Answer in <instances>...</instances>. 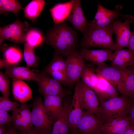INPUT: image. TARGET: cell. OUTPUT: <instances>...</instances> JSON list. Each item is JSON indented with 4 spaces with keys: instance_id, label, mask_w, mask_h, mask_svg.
I'll return each mask as SVG.
<instances>
[{
    "instance_id": "cell-1",
    "label": "cell",
    "mask_w": 134,
    "mask_h": 134,
    "mask_svg": "<svg viewBox=\"0 0 134 134\" xmlns=\"http://www.w3.org/2000/svg\"><path fill=\"white\" fill-rule=\"evenodd\" d=\"M44 42L54 49L53 55L66 57L76 50L77 36L75 31L64 22L55 25L47 33Z\"/></svg>"
},
{
    "instance_id": "cell-2",
    "label": "cell",
    "mask_w": 134,
    "mask_h": 134,
    "mask_svg": "<svg viewBox=\"0 0 134 134\" xmlns=\"http://www.w3.org/2000/svg\"><path fill=\"white\" fill-rule=\"evenodd\" d=\"M114 33L111 24L100 27L88 22L81 45L83 48L102 47L115 51V43L112 38Z\"/></svg>"
},
{
    "instance_id": "cell-3",
    "label": "cell",
    "mask_w": 134,
    "mask_h": 134,
    "mask_svg": "<svg viewBox=\"0 0 134 134\" xmlns=\"http://www.w3.org/2000/svg\"><path fill=\"white\" fill-rule=\"evenodd\" d=\"M131 102L128 98L123 95L104 101L100 103L97 116L104 123L127 116Z\"/></svg>"
},
{
    "instance_id": "cell-4",
    "label": "cell",
    "mask_w": 134,
    "mask_h": 134,
    "mask_svg": "<svg viewBox=\"0 0 134 134\" xmlns=\"http://www.w3.org/2000/svg\"><path fill=\"white\" fill-rule=\"evenodd\" d=\"M32 129L40 134H48L54 123L46 114L40 97L35 99L31 111Z\"/></svg>"
},
{
    "instance_id": "cell-5",
    "label": "cell",
    "mask_w": 134,
    "mask_h": 134,
    "mask_svg": "<svg viewBox=\"0 0 134 134\" xmlns=\"http://www.w3.org/2000/svg\"><path fill=\"white\" fill-rule=\"evenodd\" d=\"M29 28L28 22H22L18 19L11 24L0 27V46L6 39L17 44L25 43L26 34Z\"/></svg>"
},
{
    "instance_id": "cell-6",
    "label": "cell",
    "mask_w": 134,
    "mask_h": 134,
    "mask_svg": "<svg viewBox=\"0 0 134 134\" xmlns=\"http://www.w3.org/2000/svg\"><path fill=\"white\" fill-rule=\"evenodd\" d=\"M34 70L36 75L35 81L38 86L39 91L44 96H57L62 98L68 94L58 81L42 71Z\"/></svg>"
},
{
    "instance_id": "cell-7",
    "label": "cell",
    "mask_w": 134,
    "mask_h": 134,
    "mask_svg": "<svg viewBox=\"0 0 134 134\" xmlns=\"http://www.w3.org/2000/svg\"><path fill=\"white\" fill-rule=\"evenodd\" d=\"M124 19V21L122 22L120 20L116 19L111 24L116 37L115 51L128 47L129 42L132 34L130 26L133 23V17L131 15H126Z\"/></svg>"
},
{
    "instance_id": "cell-8",
    "label": "cell",
    "mask_w": 134,
    "mask_h": 134,
    "mask_svg": "<svg viewBox=\"0 0 134 134\" xmlns=\"http://www.w3.org/2000/svg\"><path fill=\"white\" fill-rule=\"evenodd\" d=\"M97 66L96 68L97 74L106 79L121 94L125 76L124 70L108 66L105 62Z\"/></svg>"
},
{
    "instance_id": "cell-9",
    "label": "cell",
    "mask_w": 134,
    "mask_h": 134,
    "mask_svg": "<svg viewBox=\"0 0 134 134\" xmlns=\"http://www.w3.org/2000/svg\"><path fill=\"white\" fill-rule=\"evenodd\" d=\"M65 60L68 85H72L79 80L85 65L84 60L76 50L72 51Z\"/></svg>"
},
{
    "instance_id": "cell-10",
    "label": "cell",
    "mask_w": 134,
    "mask_h": 134,
    "mask_svg": "<svg viewBox=\"0 0 134 134\" xmlns=\"http://www.w3.org/2000/svg\"><path fill=\"white\" fill-rule=\"evenodd\" d=\"M96 115L84 111L76 126V130L81 134H100L104 123Z\"/></svg>"
},
{
    "instance_id": "cell-11",
    "label": "cell",
    "mask_w": 134,
    "mask_h": 134,
    "mask_svg": "<svg viewBox=\"0 0 134 134\" xmlns=\"http://www.w3.org/2000/svg\"><path fill=\"white\" fill-rule=\"evenodd\" d=\"M84 108L79 81L76 83L68 115V124L71 133L76 131V124L82 115Z\"/></svg>"
},
{
    "instance_id": "cell-12",
    "label": "cell",
    "mask_w": 134,
    "mask_h": 134,
    "mask_svg": "<svg viewBox=\"0 0 134 134\" xmlns=\"http://www.w3.org/2000/svg\"><path fill=\"white\" fill-rule=\"evenodd\" d=\"M11 116L15 128L21 133L32 130L31 111L28 105L23 104L20 105L12 111Z\"/></svg>"
},
{
    "instance_id": "cell-13",
    "label": "cell",
    "mask_w": 134,
    "mask_h": 134,
    "mask_svg": "<svg viewBox=\"0 0 134 134\" xmlns=\"http://www.w3.org/2000/svg\"><path fill=\"white\" fill-rule=\"evenodd\" d=\"M97 10L94 18L91 22L95 25L104 27L112 24L121 15L120 10L122 8L121 5H117L115 9H108L98 3Z\"/></svg>"
},
{
    "instance_id": "cell-14",
    "label": "cell",
    "mask_w": 134,
    "mask_h": 134,
    "mask_svg": "<svg viewBox=\"0 0 134 134\" xmlns=\"http://www.w3.org/2000/svg\"><path fill=\"white\" fill-rule=\"evenodd\" d=\"M79 86L84 108L98 116L100 106L98 98L94 90L79 80Z\"/></svg>"
},
{
    "instance_id": "cell-15",
    "label": "cell",
    "mask_w": 134,
    "mask_h": 134,
    "mask_svg": "<svg viewBox=\"0 0 134 134\" xmlns=\"http://www.w3.org/2000/svg\"><path fill=\"white\" fill-rule=\"evenodd\" d=\"M66 20L69 22L76 30L83 34L85 33L88 22L82 10L80 0H73L71 11Z\"/></svg>"
},
{
    "instance_id": "cell-16",
    "label": "cell",
    "mask_w": 134,
    "mask_h": 134,
    "mask_svg": "<svg viewBox=\"0 0 134 134\" xmlns=\"http://www.w3.org/2000/svg\"><path fill=\"white\" fill-rule=\"evenodd\" d=\"M132 124L129 115L110 120L104 123L101 128L105 134H124Z\"/></svg>"
},
{
    "instance_id": "cell-17",
    "label": "cell",
    "mask_w": 134,
    "mask_h": 134,
    "mask_svg": "<svg viewBox=\"0 0 134 134\" xmlns=\"http://www.w3.org/2000/svg\"><path fill=\"white\" fill-rule=\"evenodd\" d=\"M44 97V109L54 123L58 120L63 112L62 97L57 96H45Z\"/></svg>"
},
{
    "instance_id": "cell-18",
    "label": "cell",
    "mask_w": 134,
    "mask_h": 134,
    "mask_svg": "<svg viewBox=\"0 0 134 134\" xmlns=\"http://www.w3.org/2000/svg\"><path fill=\"white\" fill-rule=\"evenodd\" d=\"M112 50L106 49L100 50H89L83 48L79 53L84 60L90 61L97 66L110 60L113 53Z\"/></svg>"
},
{
    "instance_id": "cell-19",
    "label": "cell",
    "mask_w": 134,
    "mask_h": 134,
    "mask_svg": "<svg viewBox=\"0 0 134 134\" xmlns=\"http://www.w3.org/2000/svg\"><path fill=\"white\" fill-rule=\"evenodd\" d=\"M98 76V81L93 90L98 98L100 103L118 97V93L114 87L103 77L99 75Z\"/></svg>"
},
{
    "instance_id": "cell-20",
    "label": "cell",
    "mask_w": 134,
    "mask_h": 134,
    "mask_svg": "<svg viewBox=\"0 0 134 134\" xmlns=\"http://www.w3.org/2000/svg\"><path fill=\"white\" fill-rule=\"evenodd\" d=\"M110 61L111 66L124 70L134 65V55L129 49H119L113 53Z\"/></svg>"
},
{
    "instance_id": "cell-21",
    "label": "cell",
    "mask_w": 134,
    "mask_h": 134,
    "mask_svg": "<svg viewBox=\"0 0 134 134\" xmlns=\"http://www.w3.org/2000/svg\"><path fill=\"white\" fill-rule=\"evenodd\" d=\"M12 91L15 99L21 103H24L32 98L31 88L23 80H12Z\"/></svg>"
},
{
    "instance_id": "cell-22",
    "label": "cell",
    "mask_w": 134,
    "mask_h": 134,
    "mask_svg": "<svg viewBox=\"0 0 134 134\" xmlns=\"http://www.w3.org/2000/svg\"><path fill=\"white\" fill-rule=\"evenodd\" d=\"M71 102L66 101L63 103L62 113L58 120L54 123L51 134H71L68 121Z\"/></svg>"
},
{
    "instance_id": "cell-23",
    "label": "cell",
    "mask_w": 134,
    "mask_h": 134,
    "mask_svg": "<svg viewBox=\"0 0 134 134\" xmlns=\"http://www.w3.org/2000/svg\"><path fill=\"white\" fill-rule=\"evenodd\" d=\"M4 74L8 78L13 79L34 80L36 79V75L34 70L29 68L16 66L6 68Z\"/></svg>"
},
{
    "instance_id": "cell-24",
    "label": "cell",
    "mask_w": 134,
    "mask_h": 134,
    "mask_svg": "<svg viewBox=\"0 0 134 134\" xmlns=\"http://www.w3.org/2000/svg\"><path fill=\"white\" fill-rule=\"evenodd\" d=\"M73 0L65 3H58L49 9L54 22L55 25L66 20L71 11Z\"/></svg>"
},
{
    "instance_id": "cell-25",
    "label": "cell",
    "mask_w": 134,
    "mask_h": 134,
    "mask_svg": "<svg viewBox=\"0 0 134 134\" xmlns=\"http://www.w3.org/2000/svg\"><path fill=\"white\" fill-rule=\"evenodd\" d=\"M45 2L43 0H33L23 8L24 16L33 23L37 21V18L43 10Z\"/></svg>"
},
{
    "instance_id": "cell-26",
    "label": "cell",
    "mask_w": 134,
    "mask_h": 134,
    "mask_svg": "<svg viewBox=\"0 0 134 134\" xmlns=\"http://www.w3.org/2000/svg\"><path fill=\"white\" fill-rule=\"evenodd\" d=\"M125 72L124 84L122 95L134 101V71L132 69H124Z\"/></svg>"
},
{
    "instance_id": "cell-27",
    "label": "cell",
    "mask_w": 134,
    "mask_h": 134,
    "mask_svg": "<svg viewBox=\"0 0 134 134\" xmlns=\"http://www.w3.org/2000/svg\"><path fill=\"white\" fill-rule=\"evenodd\" d=\"M98 77L96 68L93 66L85 64L80 77L82 82L93 90L98 81Z\"/></svg>"
},
{
    "instance_id": "cell-28",
    "label": "cell",
    "mask_w": 134,
    "mask_h": 134,
    "mask_svg": "<svg viewBox=\"0 0 134 134\" xmlns=\"http://www.w3.org/2000/svg\"><path fill=\"white\" fill-rule=\"evenodd\" d=\"M44 41L42 33L37 29H30L26 33L25 42L34 48L41 45Z\"/></svg>"
},
{
    "instance_id": "cell-29",
    "label": "cell",
    "mask_w": 134,
    "mask_h": 134,
    "mask_svg": "<svg viewBox=\"0 0 134 134\" xmlns=\"http://www.w3.org/2000/svg\"><path fill=\"white\" fill-rule=\"evenodd\" d=\"M53 57L51 62L42 71L46 74L53 71H66V60L60 55H53Z\"/></svg>"
},
{
    "instance_id": "cell-30",
    "label": "cell",
    "mask_w": 134,
    "mask_h": 134,
    "mask_svg": "<svg viewBox=\"0 0 134 134\" xmlns=\"http://www.w3.org/2000/svg\"><path fill=\"white\" fill-rule=\"evenodd\" d=\"M23 56L27 67H36L38 64V59L36 56L34 47L25 42Z\"/></svg>"
},
{
    "instance_id": "cell-31",
    "label": "cell",
    "mask_w": 134,
    "mask_h": 134,
    "mask_svg": "<svg viewBox=\"0 0 134 134\" xmlns=\"http://www.w3.org/2000/svg\"><path fill=\"white\" fill-rule=\"evenodd\" d=\"M4 59L12 66H16L21 61L22 54L20 51L14 47H10L7 49L3 54Z\"/></svg>"
},
{
    "instance_id": "cell-32",
    "label": "cell",
    "mask_w": 134,
    "mask_h": 134,
    "mask_svg": "<svg viewBox=\"0 0 134 134\" xmlns=\"http://www.w3.org/2000/svg\"><path fill=\"white\" fill-rule=\"evenodd\" d=\"M23 9L18 0H0V14L12 12L17 15L19 11Z\"/></svg>"
},
{
    "instance_id": "cell-33",
    "label": "cell",
    "mask_w": 134,
    "mask_h": 134,
    "mask_svg": "<svg viewBox=\"0 0 134 134\" xmlns=\"http://www.w3.org/2000/svg\"><path fill=\"white\" fill-rule=\"evenodd\" d=\"M0 90L3 97L9 98L10 94L9 82L8 78L2 72H0Z\"/></svg>"
},
{
    "instance_id": "cell-34",
    "label": "cell",
    "mask_w": 134,
    "mask_h": 134,
    "mask_svg": "<svg viewBox=\"0 0 134 134\" xmlns=\"http://www.w3.org/2000/svg\"><path fill=\"white\" fill-rule=\"evenodd\" d=\"M20 105L16 101L10 100L9 98L3 97H0V110L6 111H13L19 107Z\"/></svg>"
},
{
    "instance_id": "cell-35",
    "label": "cell",
    "mask_w": 134,
    "mask_h": 134,
    "mask_svg": "<svg viewBox=\"0 0 134 134\" xmlns=\"http://www.w3.org/2000/svg\"><path fill=\"white\" fill-rule=\"evenodd\" d=\"M49 75L61 84L68 85L67 79L66 71H57L51 72L46 74Z\"/></svg>"
},
{
    "instance_id": "cell-36",
    "label": "cell",
    "mask_w": 134,
    "mask_h": 134,
    "mask_svg": "<svg viewBox=\"0 0 134 134\" xmlns=\"http://www.w3.org/2000/svg\"><path fill=\"white\" fill-rule=\"evenodd\" d=\"M13 122L12 116L6 111L0 110V126H6Z\"/></svg>"
},
{
    "instance_id": "cell-37",
    "label": "cell",
    "mask_w": 134,
    "mask_h": 134,
    "mask_svg": "<svg viewBox=\"0 0 134 134\" xmlns=\"http://www.w3.org/2000/svg\"><path fill=\"white\" fill-rule=\"evenodd\" d=\"M128 48L134 55V31L132 33L129 42Z\"/></svg>"
},
{
    "instance_id": "cell-38",
    "label": "cell",
    "mask_w": 134,
    "mask_h": 134,
    "mask_svg": "<svg viewBox=\"0 0 134 134\" xmlns=\"http://www.w3.org/2000/svg\"><path fill=\"white\" fill-rule=\"evenodd\" d=\"M128 115L130 118L132 123L134 124V101H132Z\"/></svg>"
},
{
    "instance_id": "cell-39",
    "label": "cell",
    "mask_w": 134,
    "mask_h": 134,
    "mask_svg": "<svg viewBox=\"0 0 134 134\" xmlns=\"http://www.w3.org/2000/svg\"><path fill=\"white\" fill-rule=\"evenodd\" d=\"M11 65L4 59H0V68H7L11 67Z\"/></svg>"
},
{
    "instance_id": "cell-40",
    "label": "cell",
    "mask_w": 134,
    "mask_h": 134,
    "mask_svg": "<svg viewBox=\"0 0 134 134\" xmlns=\"http://www.w3.org/2000/svg\"><path fill=\"white\" fill-rule=\"evenodd\" d=\"M124 134H134V124H132Z\"/></svg>"
},
{
    "instance_id": "cell-41",
    "label": "cell",
    "mask_w": 134,
    "mask_h": 134,
    "mask_svg": "<svg viewBox=\"0 0 134 134\" xmlns=\"http://www.w3.org/2000/svg\"><path fill=\"white\" fill-rule=\"evenodd\" d=\"M16 129L14 128H10L7 130L5 134H17Z\"/></svg>"
},
{
    "instance_id": "cell-42",
    "label": "cell",
    "mask_w": 134,
    "mask_h": 134,
    "mask_svg": "<svg viewBox=\"0 0 134 134\" xmlns=\"http://www.w3.org/2000/svg\"><path fill=\"white\" fill-rule=\"evenodd\" d=\"M7 130L6 126H0V134H5Z\"/></svg>"
},
{
    "instance_id": "cell-43",
    "label": "cell",
    "mask_w": 134,
    "mask_h": 134,
    "mask_svg": "<svg viewBox=\"0 0 134 134\" xmlns=\"http://www.w3.org/2000/svg\"><path fill=\"white\" fill-rule=\"evenodd\" d=\"M21 134H40L37 132L35 131L34 130L32 129V130L28 132L21 133Z\"/></svg>"
},
{
    "instance_id": "cell-44",
    "label": "cell",
    "mask_w": 134,
    "mask_h": 134,
    "mask_svg": "<svg viewBox=\"0 0 134 134\" xmlns=\"http://www.w3.org/2000/svg\"><path fill=\"white\" fill-rule=\"evenodd\" d=\"M71 134H81L78 132H77V131H75L74 132L72 133H71Z\"/></svg>"
},
{
    "instance_id": "cell-45",
    "label": "cell",
    "mask_w": 134,
    "mask_h": 134,
    "mask_svg": "<svg viewBox=\"0 0 134 134\" xmlns=\"http://www.w3.org/2000/svg\"><path fill=\"white\" fill-rule=\"evenodd\" d=\"M132 69L134 71V67L132 68Z\"/></svg>"
},
{
    "instance_id": "cell-46",
    "label": "cell",
    "mask_w": 134,
    "mask_h": 134,
    "mask_svg": "<svg viewBox=\"0 0 134 134\" xmlns=\"http://www.w3.org/2000/svg\"><path fill=\"white\" fill-rule=\"evenodd\" d=\"M100 134H104L102 133V132H101Z\"/></svg>"
}]
</instances>
